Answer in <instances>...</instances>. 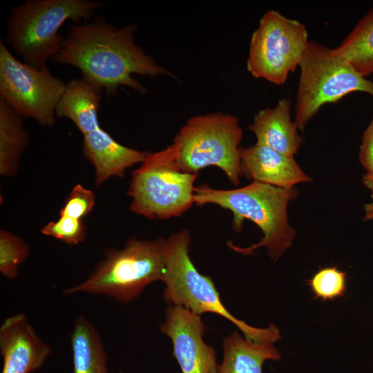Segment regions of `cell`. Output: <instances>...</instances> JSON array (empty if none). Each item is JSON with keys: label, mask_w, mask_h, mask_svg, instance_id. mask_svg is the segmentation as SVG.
Masks as SVG:
<instances>
[{"label": "cell", "mask_w": 373, "mask_h": 373, "mask_svg": "<svg viewBox=\"0 0 373 373\" xmlns=\"http://www.w3.org/2000/svg\"><path fill=\"white\" fill-rule=\"evenodd\" d=\"M364 186L371 191V197L373 200V172H367L363 176Z\"/></svg>", "instance_id": "26"}, {"label": "cell", "mask_w": 373, "mask_h": 373, "mask_svg": "<svg viewBox=\"0 0 373 373\" xmlns=\"http://www.w3.org/2000/svg\"><path fill=\"white\" fill-rule=\"evenodd\" d=\"M308 41L304 24L269 10L251 35L247 70L256 78L282 85L299 66Z\"/></svg>", "instance_id": "9"}, {"label": "cell", "mask_w": 373, "mask_h": 373, "mask_svg": "<svg viewBox=\"0 0 373 373\" xmlns=\"http://www.w3.org/2000/svg\"><path fill=\"white\" fill-rule=\"evenodd\" d=\"M28 142L23 128L22 116L0 100V174L15 175L19 157Z\"/></svg>", "instance_id": "19"}, {"label": "cell", "mask_w": 373, "mask_h": 373, "mask_svg": "<svg viewBox=\"0 0 373 373\" xmlns=\"http://www.w3.org/2000/svg\"><path fill=\"white\" fill-rule=\"evenodd\" d=\"M358 158L367 172H373V117L363 133Z\"/></svg>", "instance_id": "25"}, {"label": "cell", "mask_w": 373, "mask_h": 373, "mask_svg": "<svg viewBox=\"0 0 373 373\" xmlns=\"http://www.w3.org/2000/svg\"><path fill=\"white\" fill-rule=\"evenodd\" d=\"M166 266L165 239L141 240L133 237L122 249H106L88 276L63 293L103 295L128 303L151 283L162 281Z\"/></svg>", "instance_id": "3"}, {"label": "cell", "mask_w": 373, "mask_h": 373, "mask_svg": "<svg viewBox=\"0 0 373 373\" xmlns=\"http://www.w3.org/2000/svg\"><path fill=\"white\" fill-rule=\"evenodd\" d=\"M95 202L93 191L82 184L75 185L66 198L61 207L59 216L82 219L92 211Z\"/></svg>", "instance_id": "24"}, {"label": "cell", "mask_w": 373, "mask_h": 373, "mask_svg": "<svg viewBox=\"0 0 373 373\" xmlns=\"http://www.w3.org/2000/svg\"><path fill=\"white\" fill-rule=\"evenodd\" d=\"M307 282L313 298L323 301L342 297L347 289V274L336 266L319 269Z\"/></svg>", "instance_id": "21"}, {"label": "cell", "mask_w": 373, "mask_h": 373, "mask_svg": "<svg viewBox=\"0 0 373 373\" xmlns=\"http://www.w3.org/2000/svg\"><path fill=\"white\" fill-rule=\"evenodd\" d=\"M29 255V247L21 238L5 231H0V272L6 278L18 276L19 267Z\"/></svg>", "instance_id": "22"}, {"label": "cell", "mask_w": 373, "mask_h": 373, "mask_svg": "<svg viewBox=\"0 0 373 373\" xmlns=\"http://www.w3.org/2000/svg\"><path fill=\"white\" fill-rule=\"evenodd\" d=\"M119 373H122V372H120Z\"/></svg>", "instance_id": "28"}, {"label": "cell", "mask_w": 373, "mask_h": 373, "mask_svg": "<svg viewBox=\"0 0 373 373\" xmlns=\"http://www.w3.org/2000/svg\"><path fill=\"white\" fill-rule=\"evenodd\" d=\"M294 187L281 188L252 181L243 187L223 190L201 185L195 189L194 203L198 206L214 204L233 213L232 225L236 231L242 229L245 220L255 223L263 233L262 238L248 247L236 246L228 242V247L245 255L264 247L270 258L277 260L291 246L296 230L287 217V205L297 198Z\"/></svg>", "instance_id": "2"}, {"label": "cell", "mask_w": 373, "mask_h": 373, "mask_svg": "<svg viewBox=\"0 0 373 373\" xmlns=\"http://www.w3.org/2000/svg\"><path fill=\"white\" fill-rule=\"evenodd\" d=\"M295 122L303 131L326 104L335 103L353 92L373 97V82L359 74L334 48L309 41L299 64Z\"/></svg>", "instance_id": "7"}, {"label": "cell", "mask_w": 373, "mask_h": 373, "mask_svg": "<svg viewBox=\"0 0 373 373\" xmlns=\"http://www.w3.org/2000/svg\"><path fill=\"white\" fill-rule=\"evenodd\" d=\"M1 373H31L39 369L52 353L26 315L18 313L5 318L0 326Z\"/></svg>", "instance_id": "12"}, {"label": "cell", "mask_w": 373, "mask_h": 373, "mask_svg": "<svg viewBox=\"0 0 373 373\" xmlns=\"http://www.w3.org/2000/svg\"><path fill=\"white\" fill-rule=\"evenodd\" d=\"M41 232L69 245L82 242L87 234L86 227L82 219L67 216H59L57 220L49 222L42 227Z\"/></svg>", "instance_id": "23"}, {"label": "cell", "mask_w": 373, "mask_h": 373, "mask_svg": "<svg viewBox=\"0 0 373 373\" xmlns=\"http://www.w3.org/2000/svg\"><path fill=\"white\" fill-rule=\"evenodd\" d=\"M66 84L47 64L35 68L17 60L0 41V97L20 115L43 126L55 123L57 106Z\"/></svg>", "instance_id": "10"}, {"label": "cell", "mask_w": 373, "mask_h": 373, "mask_svg": "<svg viewBox=\"0 0 373 373\" xmlns=\"http://www.w3.org/2000/svg\"><path fill=\"white\" fill-rule=\"evenodd\" d=\"M102 5L87 0H28L10 9L6 42L24 63L41 68L59 52L64 23L88 20Z\"/></svg>", "instance_id": "4"}, {"label": "cell", "mask_w": 373, "mask_h": 373, "mask_svg": "<svg viewBox=\"0 0 373 373\" xmlns=\"http://www.w3.org/2000/svg\"><path fill=\"white\" fill-rule=\"evenodd\" d=\"M240 171L249 180L281 188L312 181L294 157L258 143L241 148Z\"/></svg>", "instance_id": "13"}, {"label": "cell", "mask_w": 373, "mask_h": 373, "mask_svg": "<svg viewBox=\"0 0 373 373\" xmlns=\"http://www.w3.org/2000/svg\"><path fill=\"white\" fill-rule=\"evenodd\" d=\"M290 108V100L282 99L274 107L259 111L249 128L256 135V143L294 157L302 144L303 137L295 121L291 119Z\"/></svg>", "instance_id": "15"}, {"label": "cell", "mask_w": 373, "mask_h": 373, "mask_svg": "<svg viewBox=\"0 0 373 373\" xmlns=\"http://www.w3.org/2000/svg\"><path fill=\"white\" fill-rule=\"evenodd\" d=\"M100 93L81 79H73L66 84L55 111V116L70 119L84 135L100 127L98 111Z\"/></svg>", "instance_id": "17"}, {"label": "cell", "mask_w": 373, "mask_h": 373, "mask_svg": "<svg viewBox=\"0 0 373 373\" xmlns=\"http://www.w3.org/2000/svg\"><path fill=\"white\" fill-rule=\"evenodd\" d=\"M364 211L365 215L363 219L365 220H373V200L364 206Z\"/></svg>", "instance_id": "27"}, {"label": "cell", "mask_w": 373, "mask_h": 373, "mask_svg": "<svg viewBox=\"0 0 373 373\" xmlns=\"http://www.w3.org/2000/svg\"><path fill=\"white\" fill-rule=\"evenodd\" d=\"M274 343L252 342L243 338L237 331L233 332L224 338L218 373H262L265 361L281 358Z\"/></svg>", "instance_id": "16"}, {"label": "cell", "mask_w": 373, "mask_h": 373, "mask_svg": "<svg viewBox=\"0 0 373 373\" xmlns=\"http://www.w3.org/2000/svg\"><path fill=\"white\" fill-rule=\"evenodd\" d=\"M334 50L362 76L373 74V8Z\"/></svg>", "instance_id": "20"}, {"label": "cell", "mask_w": 373, "mask_h": 373, "mask_svg": "<svg viewBox=\"0 0 373 373\" xmlns=\"http://www.w3.org/2000/svg\"><path fill=\"white\" fill-rule=\"evenodd\" d=\"M160 330L173 344V353L182 373H218L214 348L203 340L201 316L179 305H169Z\"/></svg>", "instance_id": "11"}, {"label": "cell", "mask_w": 373, "mask_h": 373, "mask_svg": "<svg viewBox=\"0 0 373 373\" xmlns=\"http://www.w3.org/2000/svg\"><path fill=\"white\" fill-rule=\"evenodd\" d=\"M197 176L180 170L173 143L149 153L132 173L128 190L131 211L152 220L182 216L194 204Z\"/></svg>", "instance_id": "8"}, {"label": "cell", "mask_w": 373, "mask_h": 373, "mask_svg": "<svg viewBox=\"0 0 373 373\" xmlns=\"http://www.w3.org/2000/svg\"><path fill=\"white\" fill-rule=\"evenodd\" d=\"M135 30L134 26L117 28L103 22L73 26L50 61L78 68L82 78L99 93L115 95L122 86L146 93L133 74L155 77L170 73L135 44Z\"/></svg>", "instance_id": "1"}, {"label": "cell", "mask_w": 373, "mask_h": 373, "mask_svg": "<svg viewBox=\"0 0 373 373\" xmlns=\"http://www.w3.org/2000/svg\"><path fill=\"white\" fill-rule=\"evenodd\" d=\"M242 130L229 113H211L190 118L175 136L176 162L180 171L198 174L209 166L220 168L234 185L241 175Z\"/></svg>", "instance_id": "6"}, {"label": "cell", "mask_w": 373, "mask_h": 373, "mask_svg": "<svg viewBox=\"0 0 373 373\" xmlns=\"http://www.w3.org/2000/svg\"><path fill=\"white\" fill-rule=\"evenodd\" d=\"M70 344L73 373H109L101 336L83 315L74 320Z\"/></svg>", "instance_id": "18"}, {"label": "cell", "mask_w": 373, "mask_h": 373, "mask_svg": "<svg viewBox=\"0 0 373 373\" xmlns=\"http://www.w3.org/2000/svg\"><path fill=\"white\" fill-rule=\"evenodd\" d=\"M191 241L187 229H183L165 239L166 272L164 300L169 305L186 307L201 316L211 312L233 323L252 342L275 343L281 338L278 328L270 324L257 328L233 316L220 300L214 283L209 276L200 274L189 256Z\"/></svg>", "instance_id": "5"}, {"label": "cell", "mask_w": 373, "mask_h": 373, "mask_svg": "<svg viewBox=\"0 0 373 373\" xmlns=\"http://www.w3.org/2000/svg\"><path fill=\"white\" fill-rule=\"evenodd\" d=\"M83 153L95 168V186L112 177H123L125 171L142 163L149 153L124 146L100 127L84 135Z\"/></svg>", "instance_id": "14"}]
</instances>
